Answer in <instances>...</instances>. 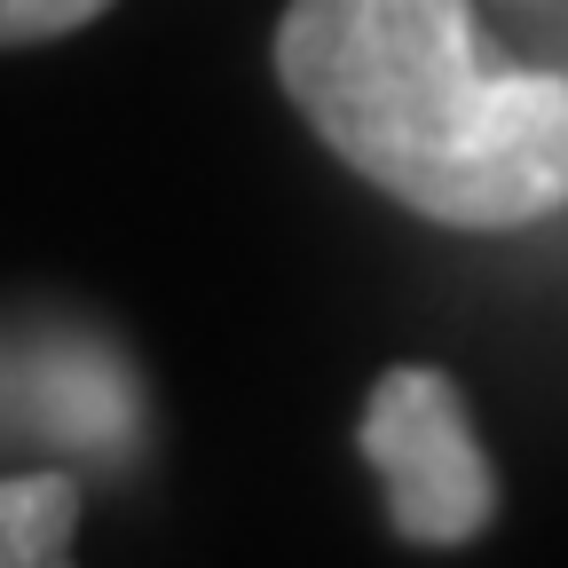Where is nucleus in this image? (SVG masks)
<instances>
[{
	"label": "nucleus",
	"instance_id": "obj_4",
	"mask_svg": "<svg viewBox=\"0 0 568 568\" xmlns=\"http://www.w3.org/2000/svg\"><path fill=\"white\" fill-rule=\"evenodd\" d=\"M48 410H55L63 435H80V443H111L126 426V395H119L111 364H63L55 387H48Z\"/></svg>",
	"mask_w": 568,
	"mask_h": 568
},
{
	"label": "nucleus",
	"instance_id": "obj_3",
	"mask_svg": "<svg viewBox=\"0 0 568 568\" xmlns=\"http://www.w3.org/2000/svg\"><path fill=\"white\" fill-rule=\"evenodd\" d=\"M71 529H80V481L71 474L0 481V568H71Z\"/></svg>",
	"mask_w": 568,
	"mask_h": 568
},
{
	"label": "nucleus",
	"instance_id": "obj_1",
	"mask_svg": "<svg viewBox=\"0 0 568 568\" xmlns=\"http://www.w3.org/2000/svg\"><path fill=\"white\" fill-rule=\"evenodd\" d=\"M276 80L332 151L450 230L568 205V80L506 71L466 0H293Z\"/></svg>",
	"mask_w": 568,
	"mask_h": 568
},
{
	"label": "nucleus",
	"instance_id": "obj_2",
	"mask_svg": "<svg viewBox=\"0 0 568 568\" xmlns=\"http://www.w3.org/2000/svg\"><path fill=\"white\" fill-rule=\"evenodd\" d=\"M364 458L387 474V514L410 545H466L497 506L489 458L474 450L466 403L443 372L410 364V372H387L372 387Z\"/></svg>",
	"mask_w": 568,
	"mask_h": 568
},
{
	"label": "nucleus",
	"instance_id": "obj_5",
	"mask_svg": "<svg viewBox=\"0 0 568 568\" xmlns=\"http://www.w3.org/2000/svg\"><path fill=\"white\" fill-rule=\"evenodd\" d=\"M111 9V0H0V48H24V40H63Z\"/></svg>",
	"mask_w": 568,
	"mask_h": 568
}]
</instances>
